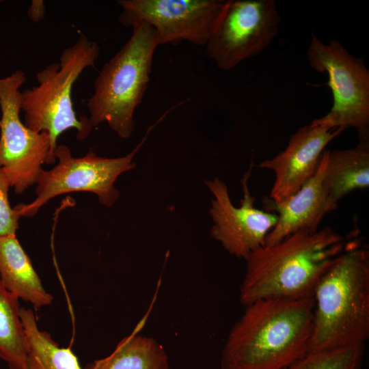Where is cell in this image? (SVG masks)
<instances>
[{
	"label": "cell",
	"instance_id": "6da1fadb",
	"mask_svg": "<svg viewBox=\"0 0 369 369\" xmlns=\"http://www.w3.org/2000/svg\"><path fill=\"white\" fill-rule=\"evenodd\" d=\"M313 297L245 305L226 340L221 369H284L308 352Z\"/></svg>",
	"mask_w": 369,
	"mask_h": 369
},
{
	"label": "cell",
	"instance_id": "7a4b0ae2",
	"mask_svg": "<svg viewBox=\"0 0 369 369\" xmlns=\"http://www.w3.org/2000/svg\"><path fill=\"white\" fill-rule=\"evenodd\" d=\"M346 247L344 238L325 227L316 232L300 230L260 248L245 260L241 303L245 306L266 299L312 297L322 275Z\"/></svg>",
	"mask_w": 369,
	"mask_h": 369
},
{
	"label": "cell",
	"instance_id": "3957f363",
	"mask_svg": "<svg viewBox=\"0 0 369 369\" xmlns=\"http://www.w3.org/2000/svg\"><path fill=\"white\" fill-rule=\"evenodd\" d=\"M308 352L365 345L369 337V251L346 246L313 292Z\"/></svg>",
	"mask_w": 369,
	"mask_h": 369
},
{
	"label": "cell",
	"instance_id": "277c9868",
	"mask_svg": "<svg viewBox=\"0 0 369 369\" xmlns=\"http://www.w3.org/2000/svg\"><path fill=\"white\" fill-rule=\"evenodd\" d=\"M99 53L98 44L81 34L62 51L59 62L36 73L37 85L21 92L23 122L33 131L49 135L51 164L56 161L57 141L63 133L76 129L77 138L83 141L92 132L88 118L77 117L71 95L75 81L86 68L94 67Z\"/></svg>",
	"mask_w": 369,
	"mask_h": 369
},
{
	"label": "cell",
	"instance_id": "5b68a950",
	"mask_svg": "<svg viewBox=\"0 0 369 369\" xmlns=\"http://www.w3.org/2000/svg\"><path fill=\"white\" fill-rule=\"evenodd\" d=\"M132 29L131 38L102 66L87 101L92 127L107 122L122 139L128 138L135 129L134 113L147 90L158 46L149 25L141 22Z\"/></svg>",
	"mask_w": 369,
	"mask_h": 369
},
{
	"label": "cell",
	"instance_id": "8992f818",
	"mask_svg": "<svg viewBox=\"0 0 369 369\" xmlns=\"http://www.w3.org/2000/svg\"><path fill=\"white\" fill-rule=\"evenodd\" d=\"M154 125L148 128L136 147L124 156L102 157L90 149L84 156L74 157L69 147L57 146L55 151L57 164L50 170L41 171L36 183L35 200L27 204H18L14 208L20 217H31L50 200L79 191L94 193L102 205L112 206L120 195L114 185L116 180L122 174L135 168L133 159Z\"/></svg>",
	"mask_w": 369,
	"mask_h": 369
},
{
	"label": "cell",
	"instance_id": "52a82bcc",
	"mask_svg": "<svg viewBox=\"0 0 369 369\" xmlns=\"http://www.w3.org/2000/svg\"><path fill=\"white\" fill-rule=\"evenodd\" d=\"M307 57L312 69L327 74L333 96L329 111L310 124L344 130L353 127L361 137H368L369 70L363 59L350 54L339 41L325 44L313 33Z\"/></svg>",
	"mask_w": 369,
	"mask_h": 369
},
{
	"label": "cell",
	"instance_id": "ba28073f",
	"mask_svg": "<svg viewBox=\"0 0 369 369\" xmlns=\"http://www.w3.org/2000/svg\"><path fill=\"white\" fill-rule=\"evenodd\" d=\"M26 80L21 70L0 78V169L17 194L36 184L42 165L51 164L49 135L31 130L20 119Z\"/></svg>",
	"mask_w": 369,
	"mask_h": 369
},
{
	"label": "cell",
	"instance_id": "9c48e42d",
	"mask_svg": "<svg viewBox=\"0 0 369 369\" xmlns=\"http://www.w3.org/2000/svg\"><path fill=\"white\" fill-rule=\"evenodd\" d=\"M280 23L274 0H227L206 52L219 69L230 70L266 49Z\"/></svg>",
	"mask_w": 369,
	"mask_h": 369
},
{
	"label": "cell",
	"instance_id": "30bf717a",
	"mask_svg": "<svg viewBox=\"0 0 369 369\" xmlns=\"http://www.w3.org/2000/svg\"><path fill=\"white\" fill-rule=\"evenodd\" d=\"M227 0H119L124 27L139 23L154 30L158 46L186 40L205 46Z\"/></svg>",
	"mask_w": 369,
	"mask_h": 369
},
{
	"label": "cell",
	"instance_id": "8fae6325",
	"mask_svg": "<svg viewBox=\"0 0 369 369\" xmlns=\"http://www.w3.org/2000/svg\"><path fill=\"white\" fill-rule=\"evenodd\" d=\"M251 168L241 180L243 197L241 205L232 203L226 184L219 178L206 180L213 195L209 213L213 221L211 235L231 255L246 260L264 246L267 234L275 226V213L254 206V197L248 187Z\"/></svg>",
	"mask_w": 369,
	"mask_h": 369
},
{
	"label": "cell",
	"instance_id": "7c38bea8",
	"mask_svg": "<svg viewBox=\"0 0 369 369\" xmlns=\"http://www.w3.org/2000/svg\"><path fill=\"white\" fill-rule=\"evenodd\" d=\"M343 131L321 125H305L290 136L284 150L257 165L275 174L269 194L271 200L277 202L288 198L312 177L325 148Z\"/></svg>",
	"mask_w": 369,
	"mask_h": 369
},
{
	"label": "cell",
	"instance_id": "4fadbf2b",
	"mask_svg": "<svg viewBox=\"0 0 369 369\" xmlns=\"http://www.w3.org/2000/svg\"><path fill=\"white\" fill-rule=\"evenodd\" d=\"M325 150L314 175L293 195L280 201L266 200L269 211H275L277 221L267 234L264 246L276 244L300 230L316 232L323 219L333 211L338 202L330 195L324 182Z\"/></svg>",
	"mask_w": 369,
	"mask_h": 369
},
{
	"label": "cell",
	"instance_id": "5bb4252c",
	"mask_svg": "<svg viewBox=\"0 0 369 369\" xmlns=\"http://www.w3.org/2000/svg\"><path fill=\"white\" fill-rule=\"evenodd\" d=\"M0 280L7 290L35 310L53 301L16 235L0 236Z\"/></svg>",
	"mask_w": 369,
	"mask_h": 369
},
{
	"label": "cell",
	"instance_id": "9a60e30c",
	"mask_svg": "<svg viewBox=\"0 0 369 369\" xmlns=\"http://www.w3.org/2000/svg\"><path fill=\"white\" fill-rule=\"evenodd\" d=\"M324 182L331 197L339 202L357 189L369 186V145L368 137H361L354 148L325 150Z\"/></svg>",
	"mask_w": 369,
	"mask_h": 369
},
{
	"label": "cell",
	"instance_id": "2e32d148",
	"mask_svg": "<svg viewBox=\"0 0 369 369\" xmlns=\"http://www.w3.org/2000/svg\"><path fill=\"white\" fill-rule=\"evenodd\" d=\"M85 369H169V361L157 341L133 333L123 338L109 355Z\"/></svg>",
	"mask_w": 369,
	"mask_h": 369
},
{
	"label": "cell",
	"instance_id": "e0dca14e",
	"mask_svg": "<svg viewBox=\"0 0 369 369\" xmlns=\"http://www.w3.org/2000/svg\"><path fill=\"white\" fill-rule=\"evenodd\" d=\"M20 318L27 342V369H83L70 348H62L50 333L41 331L31 309L20 308Z\"/></svg>",
	"mask_w": 369,
	"mask_h": 369
},
{
	"label": "cell",
	"instance_id": "ac0fdd59",
	"mask_svg": "<svg viewBox=\"0 0 369 369\" xmlns=\"http://www.w3.org/2000/svg\"><path fill=\"white\" fill-rule=\"evenodd\" d=\"M18 301L0 280V359L9 369H27L28 346Z\"/></svg>",
	"mask_w": 369,
	"mask_h": 369
},
{
	"label": "cell",
	"instance_id": "d6986e66",
	"mask_svg": "<svg viewBox=\"0 0 369 369\" xmlns=\"http://www.w3.org/2000/svg\"><path fill=\"white\" fill-rule=\"evenodd\" d=\"M365 345L308 352L284 369H361Z\"/></svg>",
	"mask_w": 369,
	"mask_h": 369
},
{
	"label": "cell",
	"instance_id": "ffe728a7",
	"mask_svg": "<svg viewBox=\"0 0 369 369\" xmlns=\"http://www.w3.org/2000/svg\"><path fill=\"white\" fill-rule=\"evenodd\" d=\"M10 184L0 169V236L16 235L20 217L9 201Z\"/></svg>",
	"mask_w": 369,
	"mask_h": 369
},
{
	"label": "cell",
	"instance_id": "44dd1931",
	"mask_svg": "<svg viewBox=\"0 0 369 369\" xmlns=\"http://www.w3.org/2000/svg\"><path fill=\"white\" fill-rule=\"evenodd\" d=\"M46 8L42 0H33L27 11L29 18L33 23H39L44 18Z\"/></svg>",
	"mask_w": 369,
	"mask_h": 369
}]
</instances>
